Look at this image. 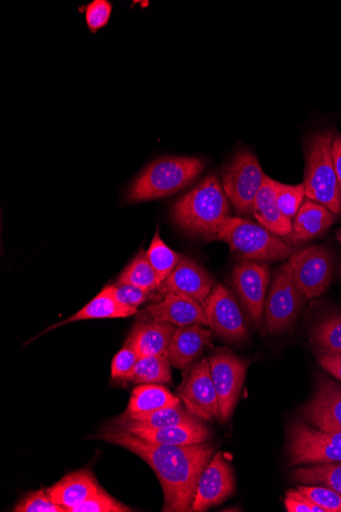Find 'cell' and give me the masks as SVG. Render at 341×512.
<instances>
[{"instance_id":"cell-1","label":"cell","mask_w":341,"mask_h":512,"mask_svg":"<svg viewBox=\"0 0 341 512\" xmlns=\"http://www.w3.org/2000/svg\"><path fill=\"white\" fill-rule=\"evenodd\" d=\"M95 438L121 446L150 465L163 487L165 512L191 511L199 480L215 451L206 442L185 446L160 445L115 428H108Z\"/></svg>"},{"instance_id":"cell-2","label":"cell","mask_w":341,"mask_h":512,"mask_svg":"<svg viewBox=\"0 0 341 512\" xmlns=\"http://www.w3.org/2000/svg\"><path fill=\"white\" fill-rule=\"evenodd\" d=\"M172 220L192 237L217 240L218 231L230 217V201L216 174L208 175L173 206Z\"/></svg>"},{"instance_id":"cell-3","label":"cell","mask_w":341,"mask_h":512,"mask_svg":"<svg viewBox=\"0 0 341 512\" xmlns=\"http://www.w3.org/2000/svg\"><path fill=\"white\" fill-rule=\"evenodd\" d=\"M205 166V161L198 157L161 158L134 180L127 200L138 203L175 195L196 179Z\"/></svg>"},{"instance_id":"cell-4","label":"cell","mask_w":341,"mask_h":512,"mask_svg":"<svg viewBox=\"0 0 341 512\" xmlns=\"http://www.w3.org/2000/svg\"><path fill=\"white\" fill-rule=\"evenodd\" d=\"M333 131H323L308 138L306 148V197L332 213H341V189L333 161Z\"/></svg>"},{"instance_id":"cell-5","label":"cell","mask_w":341,"mask_h":512,"mask_svg":"<svg viewBox=\"0 0 341 512\" xmlns=\"http://www.w3.org/2000/svg\"><path fill=\"white\" fill-rule=\"evenodd\" d=\"M217 240L241 256L260 262L281 261L294 254V247L262 226L240 217H229L221 225Z\"/></svg>"},{"instance_id":"cell-6","label":"cell","mask_w":341,"mask_h":512,"mask_svg":"<svg viewBox=\"0 0 341 512\" xmlns=\"http://www.w3.org/2000/svg\"><path fill=\"white\" fill-rule=\"evenodd\" d=\"M265 175L256 156L248 151L237 153L224 169L223 189L238 214H253Z\"/></svg>"},{"instance_id":"cell-7","label":"cell","mask_w":341,"mask_h":512,"mask_svg":"<svg viewBox=\"0 0 341 512\" xmlns=\"http://www.w3.org/2000/svg\"><path fill=\"white\" fill-rule=\"evenodd\" d=\"M288 455L292 465L341 462V432H323L295 421L288 429Z\"/></svg>"},{"instance_id":"cell-8","label":"cell","mask_w":341,"mask_h":512,"mask_svg":"<svg viewBox=\"0 0 341 512\" xmlns=\"http://www.w3.org/2000/svg\"><path fill=\"white\" fill-rule=\"evenodd\" d=\"M305 299L292 276L289 262L284 263L274 273L266 299L267 331L271 334L284 332L298 317Z\"/></svg>"},{"instance_id":"cell-9","label":"cell","mask_w":341,"mask_h":512,"mask_svg":"<svg viewBox=\"0 0 341 512\" xmlns=\"http://www.w3.org/2000/svg\"><path fill=\"white\" fill-rule=\"evenodd\" d=\"M295 282L306 299L317 298L329 290L334 265L331 252L315 246L295 252L289 258Z\"/></svg>"},{"instance_id":"cell-10","label":"cell","mask_w":341,"mask_h":512,"mask_svg":"<svg viewBox=\"0 0 341 512\" xmlns=\"http://www.w3.org/2000/svg\"><path fill=\"white\" fill-rule=\"evenodd\" d=\"M270 266L251 259H242L232 272V285L243 308L254 323L262 322L270 284Z\"/></svg>"},{"instance_id":"cell-11","label":"cell","mask_w":341,"mask_h":512,"mask_svg":"<svg viewBox=\"0 0 341 512\" xmlns=\"http://www.w3.org/2000/svg\"><path fill=\"white\" fill-rule=\"evenodd\" d=\"M178 397L187 410L200 420L208 422L220 420L219 400L208 359L192 367L179 390Z\"/></svg>"},{"instance_id":"cell-12","label":"cell","mask_w":341,"mask_h":512,"mask_svg":"<svg viewBox=\"0 0 341 512\" xmlns=\"http://www.w3.org/2000/svg\"><path fill=\"white\" fill-rule=\"evenodd\" d=\"M211 377L218 396L220 421L228 422L236 406L247 374L248 364L230 353H219L209 359Z\"/></svg>"},{"instance_id":"cell-13","label":"cell","mask_w":341,"mask_h":512,"mask_svg":"<svg viewBox=\"0 0 341 512\" xmlns=\"http://www.w3.org/2000/svg\"><path fill=\"white\" fill-rule=\"evenodd\" d=\"M204 308L211 329L222 339L236 342L248 337L245 317L232 293L223 285L213 288Z\"/></svg>"},{"instance_id":"cell-14","label":"cell","mask_w":341,"mask_h":512,"mask_svg":"<svg viewBox=\"0 0 341 512\" xmlns=\"http://www.w3.org/2000/svg\"><path fill=\"white\" fill-rule=\"evenodd\" d=\"M302 416L323 432H341V386L321 376L312 399L302 409Z\"/></svg>"},{"instance_id":"cell-15","label":"cell","mask_w":341,"mask_h":512,"mask_svg":"<svg viewBox=\"0 0 341 512\" xmlns=\"http://www.w3.org/2000/svg\"><path fill=\"white\" fill-rule=\"evenodd\" d=\"M235 491L234 476L222 453L211 459L203 472L192 502V511H206L222 503Z\"/></svg>"},{"instance_id":"cell-16","label":"cell","mask_w":341,"mask_h":512,"mask_svg":"<svg viewBox=\"0 0 341 512\" xmlns=\"http://www.w3.org/2000/svg\"><path fill=\"white\" fill-rule=\"evenodd\" d=\"M214 286L213 276L198 262L181 257L178 265L162 285L166 294H180L205 305Z\"/></svg>"},{"instance_id":"cell-17","label":"cell","mask_w":341,"mask_h":512,"mask_svg":"<svg viewBox=\"0 0 341 512\" xmlns=\"http://www.w3.org/2000/svg\"><path fill=\"white\" fill-rule=\"evenodd\" d=\"M148 312L153 320L169 322L178 328L190 325L210 327L204 306L180 294H166L161 302L149 306Z\"/></svg>"},{"instance_id":"cell-18","label":"cell","mask_w":341,"mask_h":512,"mask_svg":"<svg viewBox=\"0 0 341 512\" xmlns=\"http://www.w3.org/2000/svg\"><path fill=\"white\" fill-rule=\"evenodd\" d=\"M336 219V215L326 207L307 199L292 221L286 243L294 247L312 241L322 236Z\"/></svg>"},{"instance_id":"cell-19","label":"cell","mask_w":341,"mask_h":512,"mask_svg":"<svg viewBox=\"0 0 341 512\" xmlns=\"http://www.w3.org/2000/svg\"><path fill=\"white\" fill-rule=\"evenodd\" d=\"M192 415L191 412L185 411L181 406L167 407L141 414L123 413L112 422V425L115 429L124 431L160 430L198 422Z\"/></svg>"},{"instance_id":"cell-20","label":"cell","mask_w":341,"mask_h":512,"mask_svg":"<svg viewBox=\"0 0 341 512\" xmlns=\"http://www.w3.org/2000/svg\"><path fill=\"white\" fill-rule=\"evenodd\" d=\"M175 331V325L169 322H142L136 324L126 343L131 345L140 357H169Z\"/></svg>"},{"instance_id":"cell-21","label":"cell","mask_w":341,"mask_h":512,"mask_svg":"<svg viewBox=\"0 0 341 512\" xmlns=\"http://www.w3.org/2000/svg\"><path fill=\"white\" fill-rule=\"evenodd\" d=\"M212 332L202 325L176 329L171 341L169 360L176 368H186L210 345Z\"/></svg>"},{"instance_id":"cell-22","label":"cell","mask_w":341,"mask_h":512,"mask_svg":"<svg viewBox=\"0 0 341 512\" xmlns=\"http://www.w3.org/2000/svg\"><path fill=\"white\" fill-rule=\"evenodd\" d=\"M101 489L89 470H81L65 476L60 482L46 489L51 499L64 507L65 512L83 503Z\"/></svg>"},{"instance_id":"cell-23","label":"cell","mask_w":341,"mask_h":512,"mask_svg":"<svg viewBox=\"0 0 341 512\" xmlns=\"http://www.w3.org/2000/svg\"><path fill=\"white\" fill-rule=\"evenodd\" d=\"M254 216L262 226L280 238H286L292 228V220L282 215L277 204L276 181L265 175L262 188L255 200Z\"/></svg>"},{"instance_id":"cell-24","label":"cell","mask_w":341,"mask_h":512,"mask_svg":"<svg viewBox=\"0 0 341 512\" xmlns=\"http://www.w3.org/2000/svg\"><path fill=\"white\" fill-rule=\"evenodd\" d=\"M129 432L145 441L171 446L200 444L211 438L209 429L200 422L160 430H132Z\"/></svg>"},{"instance_id":"cell-25","label":"cell","mask_w":341,"mask_h":512,"mask_svg":"<svg viewBox=\"0 0 341 512\" xmlns=\"http://www.w3.org/2000/svg\"><path fill=\"white\" fill-rule=\"evenodd\" d=\"M136 313L137 308L124 306L119 303L113 297L110 288L107 287L72 317L53 325V327L47 329L45 332H50L62 327V325L81 320L126 318Z\"/></svg>"},{"instance_id":"cell-26","label":"cell","mask_w":341,"mask_h":512,"mask_svg":"<svg viewBox=\"0 0 341 512\" xmlns=\"http://www.w3.org/2000/svg\"><path fill=\"white\" fill-rule=\"evenodd\" d=\"M181 399L168 389L157 384H146L136 387L124 412L126 414H141L167 407L180 406Z\"/></svg>"},{"instance_id":"cell-27","label":"cell","mask_w":341,"mask_h":512,"mask_svg":"<svg viewBox=\"0 0 341 512\" xmlns=\"http://www.w3.org/2000/svg\"><path fill=\"white\" fill-rule=\"evenodd\" d=\"M169 357L145 356L140 357L133 370L124 381L134 384H169L171 369Z\"/></svg>"},{"instance_id":"cell-28","label":"cell","mask_w":341,"mask_h":512,"mask_svg":"<svg viewBox=\"0 0 341 512\" xmlns=\"http://www.w3.org/2000/svg\"><path fill=\"white\" fill-rule=\"evenodd\" d=\"M292 477L302 485H321L341 495V462L314 464L298 469Z\"/></svg>"},{"instance_id":"cell-29","label":"cell","mask_w":341,"mask_h":512,"mask_svg":"<svg viewBox=\"0 0 341 512\" xmlns=\"http://www.w3.org/2000/svg\"><path fill=\"white\" fill-rule=\"evenodd\" d=\"M118 284H130L153 292L160 289L163 282L145 253L140 251L121 273Z\"/></svg>"},{"instance_id":"cell-30","label":"cell","mask_w":341,"mask_h":512,"mask_svg":"<svg viewBox=\"0 0 341 512\" xmlns=\"http://www.w3.org/2000/svg\"><path fill=\"white\" fill-rule=\"evenodd\" d=\"M310 338L318 355L341 356V314L319 322Z\"/></svg>"},{"instance_id":"cell-31","label":"cell","mask_w":341,"mask_h":512,"mask_svg":"<svg viewBox=\"0 0 341 512\" xmlns=\"http://www.w3.org/2000/svg\"><path fill=\"white\" fill-rule=\"evenodd\" d=\"M145 255L163 283L170 276L181 259L178 253L164 243L160 237L159 231L156 232L153 242Z\"/></svg>"},{"instance_id":"cell-32","label":"cell","mask_w":341,"mask_h":512,"mask_svg":"<svg viewBox=\"0 0 341 512\" xmlns=\"http://www.w3.org/2000/svg\"><path fill=\"white\" fill-rule=\"evenodd\" d=\"M276 197L282 215L292 220L299 213L306 198L305 184L288 185L276 181Z\"/></svg>"},{"instance_id":"cell-33","label":"cell","mask_w":341,"mask_h":512,"mask_svg":"<svg viewBox=\"0 0 341 512\" xmlns=\"http://www.w3.org/2000/svg\"><path fill=\"white\" fill-rule=\"evenodd\" d=\"M132 509L117 501L102 488L83 503L71 508L68 512H130Z\"/></svg>"},{"instance_id":"cell-34","label":"cell","mask_w":341,"mask_h":512,"mask_svg":"<svg viewBox=\"0 0 341 512\" xmlns=\"http://www.w3.org/2000/svg\"><path fill=\"white\" fill-rule=\"evenodd\" d=\"M15 512H65L64 507L55 503L46 490L29 493L14 508Z\"/></svg>"},{"instance_id":"cell-35","label":"cell","mask_w":341,"mask_h":512,"mask_svg":"<svg viewBox=\"0 0 341 512\" xmlns=\"http://www.w3.org/2000/svg\"><path fill=\"white\" fill-rule=\"evenodd\" d=\"M325 512H341V495L327 487L304 485L298 488Z\"/></svg>"},{"instance_id":"cell-36","label":"cell","mask_w":341,"mask_h":512,"mask_svg":"<svg viewBox=\"0 0 341 512\" xmlns=\"http://www.w3.org/2000/svg\"><path fill=\"white\" fill-rule=\"evenodd\" d=\"M113 6L108 0H94L85 10L86 24L92 33L105 28L111 19Z\"/></svg>"},{"instance_id":"cell-37","label":"cell","mask_w":341,"mask_h":512,"mask_svg":"<svg viewBox=\"0 0 341 512\" xmlns=\"http://www.w3.org/2000/svg\"><path fill=\"white\" fill-rule=\"evenodd\" d=\"M113 297L122 305L137 308L152 297V292L130 284L109 287Z\"/></svg>"},{"instance_id":"cell-38","label":"cell","mask_w":341,"mask_h":512,"mask_svg":"<svg viewBox=\"0 0 341 512\" xmlns=\"http://www.w3.org/2000/svg\"><path fill=\"white\" fill-rule=\"evenodd\" d=\"M140 359L139 354L129 344L117 353L112 362V378L124 381Z\"/></svg>"},{"instance_id":"cell-39","label":"cell","mask_w":341,"mask_h":512,"mask_svg":"<svg viewBox=\"0 0 341 512\" xmlns=\"http://www.w3.org/2000/svg\"><path fill=\"white\" fill-rule=\"evenodd\" d=\"M284 505L288 512H325L323 508L307 498L299 489L287 491Z\"/></svg>"},{"instance_id":"cell-40","label":"cell","mask_w":341,"mask_h":512,"mask_svg":"<svg viewBox=\"0 0 341 512\" xmlns=\"http://www.w3.org/2000/svg\"><path fill=\"white\" fill-rule=\"evenodd\" d=\"M318 363L328 374L341 382V356L318 355Z\"/></svg>"},{"instance_id":"cell-41","label":"cell","mask_w":341,"mask_h":512,"mask_svg":"<svg viewBox=\"0 0 341 512\" xmlns=\"http://www.w3.org/2000/svg\"><path fill=\"white\" fill-rule=\"evenodd\" d=\"M332 154L337 179L341 189V136L334 137Z\"/></svg>"},{"instance_id":"cell-42","label":"cell","mask_w":341,"mask_h":512,"mask_svg":"<svg viewBox=\"0 0 341 512\" xmlns=\"http://www.w3.org/2000/svg\"><path fill=\"white\" fill-rule=\"evenodd\" d=\"M337 239L339 243L341 244V231L338 232Z\"/></svg>"},{"instance_id":"cell-43","label":"cell","mask_w":341,"mask_h":512,"mask_svg":"<svg viewBox=\"0 0 341 512\" xmlns=\"http://www.w3.org/2000/svg\"><path fill=\"white\" fill-rule=\"evenodd\" d=\"M340 274H341V267H340Z\"/></svg>"}]
</instances>
